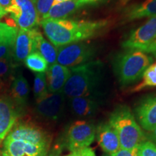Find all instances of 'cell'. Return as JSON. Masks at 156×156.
<instances>
[{
	"label": "cell",
	"instance_id": "17",
	"mask_svg": "<svg viewBox=\"0 0 156 156\" xmlns=\"http://www.w3.org/2000/svg\"><path fill=\"white\" fill-rule=\"evenodd\" d=\"M46 73L48 92L57 93L62 91L71 71L69 68L55 63L48 67Z\"/></svg>",
	"mask_w": 156,
	"mask_h": 156
},
{
	"label": "cell",
	"instance_id": "32",
	"mask_svg": "<svg viewBox=\"0 0 156 156\" xmlns=\"http://www.w3.org/2000/svg\"><path fill=\"white\" fill-rule=\"evenodd\" d=\"M141 51L145 52V53L151 55L153 58L156 59V39L153 41L151 44H150L147 47L143 48Z\"/></svg>",
	"mask_w": 156,
	"mask_h": 156
},
{
	"label": "cell",
	"instance_id": "23",
	"mask_svg": "<svg viewBox=\"0 0 156 156\" xmlns=\"http://www.w3.org/2000/svg\"><path fill=\"white\" fill-rule=\"evenodd\" d=\"M34 93L35 98L38 101L48 94L46 73H36L34 80Z\"/></svg>",
	"mask_w": 156,
	"mask_h": 156
},
{
	"label": "cell",
	"instance_id": "36",
	"mask_svg": "<svg viewBox=\"0 0 156 156\" xmlns=\"http://www.w3.org/2000/svg\"><path fill=\"white\" fill-rule=\"evenodd\" d=\"M6 15H7V12H6L5 9L0 5V20L2 18V17Z\"/></svg>",
	"mask_w": 156,
	"mask_h": 156
},
{
	"label": "cell",
	"instance_id": "10",
	"mask_svg": "<svg viewBox=\"0 0 156 156\" xmlns=\"http://www.w3.org/2000/svg\"><path fill=\"white\" fill-rule=\"evenodd\" d=\"M65 95L62 91L49 93L36 101V112L39 116L48 120H57L63 112Z\"/></svg>",
	"mask_w": 156,
	"mask_h": 156
},
{
	"label": "cell",
	"instance_id": "14",
	"mask_svg": "<svg viewBox=\"0 0 156 156\" xmlns=\"http://www.w3.org/2000/svg\"><path fill=\"white\" fill-rule=\"evenodd\" d=\"M16 106L8 97H0V143L8 135L17 119Z\"/></svg>",
	"mask_w": 156,
	"mask_h": 156
},
{
	"label": "cell",
	"instance_id": "29",
	"mask_svg": "<svg viewBox=\"0 0 156 156\" xmlns=\"http://www.w3.org/2000/svg\"><path fill=\"white\" fill-rule=\"evenodd\" d=\"M13 44H0V59L6 58H10L12 53Z\"/></svg>",
	"mask_w": 156,
	"mask_h": 156
},
{
	"label": "cell",
	"instance_id": "38",
	"mask_svg": "<svg viewBox=\"0 0 156 156\" xmlns=\"http://www.w3.org/2000/svg\"><path fill=\"white\" fill-rule=\"evenodd\" d=\"M151 66L152 69H153L154 70V72H155V73H156V62H155V63L152 64Z\"/></svg>",
	"mask_w": 156,
	"mask_h": 156
},
{
	"label": "cell",
	"instance_id": "39",
	"mask_svg": "<svg viewBox=\"0 0 156 156\" xmlns=\"http://www.w3.org/2000/svg\"><path fill=\"white\" fill-rule=\"evenodd\" d=\"M54 3H58V2H65V1H68V0H54Z\"/></svg>",
	"mask_w": 156,
	"mask_h": 156
},
{
	"label": "cell",
	"instance_id": "22",
	"mask_svg": "<svg viewBox=\"0 0 156 156\" xmlns=\"http://www.w3.org/2000/svg\"><path fill=\"white\" fill-rule=\"evenodd\" d=\"M24 62L25 66L34 73H46L48 68V62L37 51L31 53L25 58Z\"/></svg>",
	"mask_w": 156,
	"mask_h": 156
},
{
	"label": "cell",
	"instance_id": "27",
	"mask_svg": "<svg viewBox=\"0 0 156 156\" xmlns=\"http://www.w3.org/2000/svg\"><path fill=\"white\" fill-rule=\"evenodd\" d=\"M12 58V57L0 59V77L1 78L6 79L12 75L14 69Z\"/></svg>",
	"mask_w": 156,
	"mask_h": 156
},
{
	"label": "cell",
	"instance_id": "31",
	"mask_svg": "<svg viewBox=\"0 0 156 156\" xmlns=\"http://www.w3.org/2000/svg\"><path fill=\"white\" fill-rule=\"evenodd\" d=\"M110 156H138V148L128 150L121 147L118 151L112 154Z\"/></svg>",
	"mask_w": 156,
	"mask_h": 156
},
{
	"label": "cell",
	"instance_id": "2",
	"mask_svg": "<svg viewBox=\"0 0 156 156\" xmlns=\"http://www.w3.org/2000/svg\"><path fill=\"white\" fill-rule=\"evenodd\" d=\"M71 73L62 92L69 98L97 94L103 77V64L93 60L82 65L69 68Z\"/></svg>",
	"mask_w": 156,
	"mask_h": 156
},
{
	"label": "cell",
	"instance_id": "25",
	"mask_svg": "<svg viewBox=\"0 0 156 156\" xmlns=\"http://www.w3.org/2000/svg\"><path fill=\"white\" fill-rule=\"evenodd\" d=\"M17 32L18 30L15 27L10 26L5 23H0V44H14Z\"/></svg>",
	"mask_w": 156,
	"mask_h": 156
},
{
	"label": "cell",
	"instance_id": "19",
	"mask_svg": "<svg viewBox=\"0 0 156 156\" xmlns=\"http://www.w3.org/2000/svg\"><path fill=\"white\" fill-rule=\"evenodd\" d=\"M155 16H156V0H145L141 3L129 6L124 9L123 14L124 20L128 22Z\"/></svg>",
	"mask_w": 156,
	"mask_h": 156
},
{
	"label": "cell",
	"instance_id": "3",
	"mask_svg": "<svg viewBox=\"0 0 156 156\" xmlns=\"http://www.w3.org/2000/svg\"><path fill=\"white\" fill-rule=\"evenodd\" d=\"M153 61L154 58L145 52L126 49L115 56L113 69L121 86L126 87L139 81Z\"/></svg>",
	"mask_w": 156,
	"mask_h": 156
},
{
	"label": "cell",
	"instance_id": "33",
	"mask_svg": "<svg viewBox=\"0 0 156 156\" xmlns=\"http://www.w3.org/2000/svg\"><path fill=\"white\" fill-rule=\"evenodd\" d=\"M149 137L151 138V141L156 144V126L152 130V131L150 132Z\"/></svg>",
	"mask_w": 156,
	"mask_h": 156
},
{
	"label": "cell",
	"instance_id": "12",
	"mask_svg": "<svg viewBox=\"0 0 156 156\" xmlns=\"http://www.w3.org/2000/svg\"><path fill=\"white\" fill-rule=\"evenodd\" d=\"M48 147L21 140H5L3 153L8 156H46Z\"/></svg>",
	"mask_w": 156,
	"mask_h": 156
},
{
	"label": "cell",
	"instance_id": "20",
	"mask_svg": "<svg viewBox=\"0 0 156 156\" xmlns=\"http://www.w3.org/2000/svg\"><path fill=\"white\" fill-rule=\"evenodd\" d=\"M30 87L28 80L22 74H18L13 78L10 87V99L15 106L23 108L27 104Z\"/></svg>",
	"mask_w": 156,
	"mask_h": 156
},
{
	"label": "cell",
	"instance_id": "7",
	"mask_svg": "<svg viewBox=\"0 0 156 156\" xmlns=\"http://www.w3.org/2000/svg\"><path fill=\"white\" fill-rule=\"evenodd\" d=\"M96 128L92 123L80 120L70 125L67 133V146L70 151L88 147L95 139Z\"/></svg>",
	"mask_w": 156,
	"mask_h": 156
},
{
	"label": "cell",
	"instance_id": "9",
	"mask_svg": "<svg viewBox=\"0 0 156 156\" xmlns=\"http://www.w3.org/2000/svg\"><path fill=\"white\" fill-rule=\"evenodd\" d=\"M6 140H21L38 145L49 146L47 133L38 126L30 124H19L13 126Z\"/></svg>",
	"mask_w": 156,
	"mask_h": 156
},
{
	"label": "cell",
	"instance_id": "40",
	"mask_svg": "<svg viewBox=\"0 0 156 156\" xmlns=\"http://www.w3.org/2000/svg\"><path fill=\"white\" fill-rule=\"evenodd\" d=\"M87 2H88L89 3H91V2H96L98 0H87Z\"/></svg>",
	"mask_w": 156,
	"mask_h": 156
},
{
	"label": "cell",
	"instance_id": "21",
	"mask_svg": "<svg viewBox=\"0 0 156 156\" xmlns=\"http://www.w3.org/2000/svg\"><path fill=\"white\" fill-rule=\"evenodd\" d=\"M35 51L38 52L48 62V65H52L56 62L57 51L51 43L44 38L39 30L35 28L34 32Z\"/></svg>",
	"mask_w": 156,
	"mask_h": 156
},
{
	"label": "cell",
	"instance_id": "37",
	"mask_svg": "<svg viewBox=\"0 0 156 156\" xmlns=\"http://www.w3.org/2000/svg\"><path fill=\"white\" fill-rule=\"evenodd\" d=\"M4 85H5V83H4L3 79H2V78L0 77V90H1L2 89V87H3Z\"/></svg>",
	"mask_w": 156,
	"mask_h": 156
},
{
	"label": "cell",
	"instance_id": "30",
	"mask_svg": "<svg viewBox=\"0 0 156 156\" xmlns=\"http://www.w3.org/2000/svg\"><path fill=\"white\" fill-rule=\"evenodd\" d=\"M65 156H96V155L92 148L88 147L73 151Z\"/></svg>",
	"mask_w": 156,
	"mask_h": 156
},
{
	"label": "cell",
	"instance_id": "5",
	"mask_svg": "<svg viewBox=\"0 0 156 156\" xmlns=\"http://www.w3.org/2000/svg\"><path fill=\"white\" fill-rule=\"evenodd\" d=\"M56 51L57 63L73 68L94 60L98 49L92 43L80 41L59 46Z\"/></svg>",
	"mask_w": 156,
	"mask_h": 156
},
{
	"label": "cell",
	"instance_id": "34",
	"mask_svg": "<svg viewBox=\"0 0 156 156\" xmlns=\"http://www.w3.org/2000/svg\"><path fill=\"white\" fill-rule=\"evenodd\" d=\"M11 1L12 0H0V5L5 9L10 5Z\"/></svg>",
	"mask_w": 156,
	"mask_h": 156
},
{
	"label": "cell",
	"instance_id": "18",
	"mask_svg": "<svg viewBox=\"0 0 156 156\" xmlns=\"http://www.w3.org/2000/svg\"><path fill=\"white\" fill-rule=\"evenodd\" d=\"M88 3L87 0H68L54 3L43 20L65 19Z\"/></svg>",
	"mask_w": 156,
	"mask_h": 156
},
{
	"label": "cell",
	"instance_id": "4",
	"mask_svg": "<svg viewBox=\"0 0 156 156\" xmlns=\"http://www.w3.org/2000/svg\"><path fill=\"white\" fill-rule=\"evenodd\" d=\"M108 123L116 131L122 148L135 149L147 140L131 109L126 105L118 106L111 113Z\"/></svg>",
	"mask_w": 156,
	"mask_h": 156
},
{
	"label": "cell",
	"instance_id": "24",
	"mask_svg": "<svg viewBox=\"0 0 156 156\" xmlns=\"http://www.w3.org/2000/svg\"><path fill=\"white\" fill-rule=\"evenodd\" d=\"M142 81L139 85H136L134 88L132 89V93L139 92L142 90L148 88V87H156V73L152 69L151 66H150L145 70L142 75Z\"/></svg>",
	"mask_w": 156,
	"mask_h": 156
},
{
	"label": "cell",
	"instance_id": "28",
	"mask_svg": "<svg viewBox=\"0 0 156 156\" xmlns=\"http://www.w3.org/2000/svg\"><path fill=\"white\" fill-rule=\"evenodd\" d=\"M138 156H156V144L146 140L138 147Z\"/></svg>",
	"mask_w": 156,
	"mask_h": 156
},
{
	"label": "cell",
	"instance_id": "41",
	"mask_svg": "<svg viewBox=\"0 0 156 156\" xmlns=\"http://www.w3.org/2000/svg\"><path fill=\"white\" fill-rule=\"evenodd\" d=\"M2 156H8V155H6V154H5V153H2Z\"/></svg>",
	"mask_w": 156,
	"mask_h": 156
},
{
	"label": "cell",
	"instance_id": "8",
	"mask_svg": "<svg viewBox=\"0 0 156 156\" xmlns=\"http://www.w3.org/2000/svg\"><path fill=\"white\" fill-rule=\"evenodd\" d=\"M156 39V16L150 17L139 28L132 30L122 43V47L126 50H139L151 44Z\"/></svg>",
	"mask_w": 156,
	"mask_h": 156
},
{
	"label": "cell",
	"instance_id": "35",
	"mask_svg": "<svg viewBox=\"0 0 156 156\" xmlns=\"http://www.w3.org/2000/svg\"><path fill=\"white\" fill-rule=\"evenodd\" d=\"M46 156H60L59 151H58V150H54V151L51 152V153Z\"/></svg>",
	"mask_w": 156,
	"mask_h": 156
},
{
	"label": "cell",
	"instance_id": "13",
	"mask_svg": "<svg viewBox=\"0 0 156 156\" xmlns=\"http://www.w3.org/2000/svg\"><path fill=\"white\" fill-rule=\"evenodd\" d=\"M35 28L30 30L20 29L12 47V56L16 62H24L31 53L35 51Z\"/></svg>",
	"mask_w": 156,
	"mask_h": 156
},
{
	"label": "cell",
	"instance_id": "15",
	"mask_svg": "<svg viewBox=\"0 0 156 156\" xmlns=\"http://www.w3.org/2000/svg\"><path fill=\"white\" fill-rule=\"evenodd\" d=\"M95 138L101 149L109 155L116 153L121 148L118 135L108 122L99 124L96 128Z\"/></svg>",
	"mask_w": 156,
	"mask_h": 156
},
{
	"label": "cell",
	"instance_id": "11",
	"mask_svg": "<svg viewBox=\"0 0 156 156\" xmlns=\"http://www.w3.org/2000/svg\"><path fill=\"white\" fill-rule=\"evenodd\" d=\"M135 115L140 125L147 132L156 126V95L144 98L136 105Z\"/></svg>",
	"mask_w": 156,
	"mask_h": 156
},
{
	"label": "cell",
	"instance_id": "26",
	"mask_svg": "<svg viewBox=\"0 0 156 156\" xmlns=\"http://www.w3.org/2000/svg\"><path fill=\"white\" fill-rule=\"evenodd\" d=\"M32 2L34 4L41 20L48 14L54 2V0H32Z\"/></svg>",
	"mask_w": 156,
	"mask_h": 156
},
{
	"label": "cell",
	"instance_id": "1",
	"mask_svg": "<svg viewBox=\"0 0 156 156\" xmlns=\"http://www.w3.org/2000/svg\"><path fill=\"white\" fill-rule=\"evenodd\" d=\"M41 25L46 36L56 48L73 43L85 41L98 36L108 25L106 20H42Z\"/></svg>",
	"mask_w": 156,
	"mask_h": 156
},
{
	"label": "cell",
	"instance_id": "6",
	"mask_svg": "<svg viewBox=\"0 0 156 156\" xmlns=\"http://www.w3.org/2000/svg\"><path fill=\"white\" fill-rule=\"evenodd\" d=\"M5 11L20 29L30 30L40 23V17L32 0H12Z\"/></svg>",
	"mask_w": 156,
	"mask_h": 156
},
{
	"label": "cell",
	"instance_id": "16",
	"mask_svg": "<svg viewBox=\"0 0 156 156\" xmlns=\"http://www.w3.org/2000/svg\"><path fill=\"white\" fill-rule=\"evenodd\" d=\"M70 108L79 117H90L96 114L100 108V100L97 94L70 98Z\"/></svg>",
	"mask_w": 156,
	"mask_h": 156
}]
</instances>
